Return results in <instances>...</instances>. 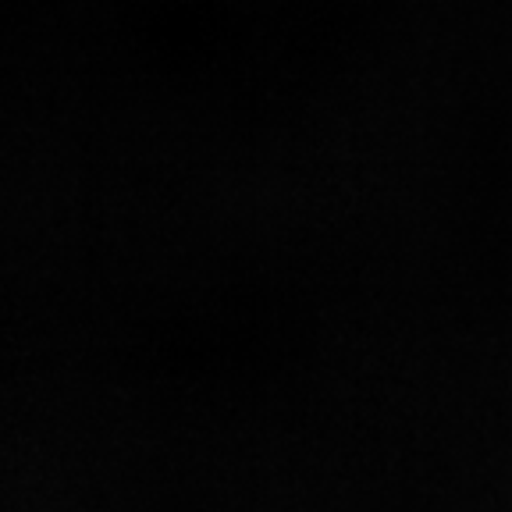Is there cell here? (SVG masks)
Instances as JSON below:
<instances>
[]
</instances>
